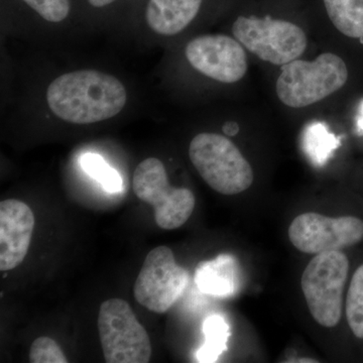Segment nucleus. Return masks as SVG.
<instances>
[{
  "instance_id": "nucleus-7",
  "label": "nucleus",
  "mask_w": 363,
  "mask_h": 363,
  "mask_svg": "<svg viewBox=\"0 0 363 363\" xmlns=\"http://www.w3.org/2000/svg\"><path fill=\"white\" fill-rule=\"evenodd\" d=\"M133 188L138 199L154 207L157 226L164 230L184 225L194 211L192 191L172 187L166 168L157 157L145 159L136 167Z\"/></svg>"
},
{
  "instance_id": "nucleus-23",
  "label": "nucleus",
  "mask_w": 363,
  "mask_h": 363,
  "mask_svg": "<svg viewBox=\"0 0 363 363\" xmlns=\"http://www.w3.org/2000/svg\"><path fill=\"white\" fill-rule=\"evenodd\" d=\"M357 125L363 133V101L360 104L359 113H358Z\"/></svg>"
},
{
  "instance_id": "nucleus-13",
  "label": "nucleus",
  "mask_w": 363,
  "mask_h": 363,
  "mask_svg": "<svg viewBox=\"0 0 363 363\" xmlns=\"http://www.w3.org/2000/svg\"><path fill=\"white\" fill-rule=\"evenodd\" d=\"M235 262L230 255L202 262L197 267L195 283L207 295L230 296L235 289Z\"/></svg>"
},
{
  "instance_id": "nucleus-22",
  "label": "nucleus",
  "mask_w": 363,
  "mask_h": 363,
  "mask_svg": "<svg viewBox=\"0 0 363 363\" xmlns=\"http://www.w3.org/2000/svg\"><path fill=\"white\" fill-rule=\"evenodd\" d=\"M116 1L117 0H87L88 4L91 6L96 7V9H102V7L111 6V4Z\"/></svg>"
},
{
  "instance_id": "nucleus-11",
  "label": "nucleus",
  "mask_w": 363,
  "mask_h": 363,
  "mask_svg": "<svg viewBox=\"0 0 363 363\" xmlns=\"http://www.w3.org/2000/svg\"><path fill=\"white\" fill-rule=\"evenodd\" d=\"M35 224V215L26 203L16 199L0 203V271H11L26 259Z\"/></svg>"
},
{
  "instance_id": "nucleus-2",
  "label": "nucleus",
  "mask_w": 363,
  "mask_h": 363,
  "mask_svg": "<svg viewBox=\"0 0 363 363\" xmlns=\"http://www.w3.org/2000/svg\"><path fill=\"white\" fill-rule=\"evenodd\" d=\"M347 79L345 62L337 55L323 52L312 62L297 59L281 66L277 94L286 106L302 108L341 89Z\"/></svg>"
},
{
  "instance_id": "nucleus-14",
  "label": "nucleus",
  "mask_w": 363,
  "mask_h": 363,
  "mask_svg": "<svg viewBox=\"0 0 363 363\" xmlns=\"http://www.w3.org/2000/svg\"><path fill=\"white\" fill-rule=\"evenodd\" d=\"M333 26L346 37L363 38V0H322Z\"/></svg>"
},
{
  "instance_id": "nucleus-10",
  "label": "nucleus",
  "mask_w": 363,
  "mask_h": 363,
  "mask_svg": "<svg viewBox=\"0 0 363 363\" xmlns=\"http://www.w3.org/2000/svg\"><path fill=\"white\" fill-rule=\"evenodd\" d=\"M193 68L221 83H235L247 71V54L238 40L228 35H201L186 47Z\"/></svg>"
},
{
  "instance_id": "nucleus-4",
  "label": "nucleus",
  "mask_w": 363,
  "mask_h": 363,
  "mask_svg": "<svg viewBox=\"0 0 363 363\" xmlns=\"http://www.w3.org/2000/svg\"><path fill=\"white\" fill-rule=\"evenodd\" d=\"M350 260L341 250L315 255L303 272L301 286L315 321L332 328L340 322Z\"/></svg>"
},
{
  "instance_id": "nucleus-21",
  "label": "nucleus",
  "mask_w": 363,
  "mask_h": 363,
  "mask_svg": "<svg viewBox=\"0 0 363 363\" xmlns=\"http://www.w3.org/2000/svg\"><path fill=\"white\" fill-rule=\"evenodd\" d=\"M223 131L227 135L234 136L238 135V131H240V126L236 123H227L223 126Z\"/></svg>"
},
{
  "instance_id": "nucleus-19",
  "label": "nucleus",
  "mask_w": 363,
  "mask_h": 363,
  "mask_svg": "<svg viewBox=\"0 0 363 363\" xmlns=\"http://www.w3.org/2000/svg\"><path fill=\"white\" fill-rule=\"evenodd\" d=\"M30 362L32 363H67L68 359L56 341L43 336L35 339L30 346Z\"/></svg>"
},
{
  "instance_id": "nucleus-24",
  "label": "nucleus",
  "mask_w": 363,
  "mask_h": 363,
  "mask_svg": "<svg viewBox=\"0 0 363 363\" xmlns=\"http://www.w3.org/2000/svg\"><path fill=\"white\" fill-rule=\"evenodd\" d=\"M301 360L296 359L290 362H318L316 360H313L311 358H300Z\"/></svg>"
},
{
  "instance_id": "nucleus-20",
  "label": "nucleus",
  "mask_w": 363,
  "mask_h": 363,
  "mask_svg": "<svg viewBox=\"0 0 363 363\" xmlns=\"http://www.w3.org/2000/svg\"><path fill=\"white\" fill-rule=\"evenodd\" d=\"M33 11L50 23H61L68 18L70 0H23Z\"/></svg>"
},
{
  "instance_id": "nucleus-9",
  "label": "nucleus",
  "mask_w": 363,
  "mask_h": 363,
  "mask_svg": "<svg viewBox=\"0 0 363 363\" xmlns=\"http://www.w3.org/2000/svg\"><path fill=\"white\" fill-rule=\"evenodd\" d=\"M288 233L291 242L301 252H338L363 240V221L354 216L327 217L308 212L294 219Z\"/></svg>"
},
{
  "instance_id": "nucleus-16",
  "label": "nucleus",
  "mask_w": 363,
  "mask_h": 363,
  "mask_svg": "<svg viewBox=\"0 0 363 363\" xmlns=\"http://www.w3.org/2000/svg\"><path fill=\"white\" fill-rule=\"evenodd\" d=\"M206 342L198 352L200 362H214L226 350L230 332L223 318L218 315L208 317L203 325Z\"/></svg>"
},
{
  "instance_id": "nucleus-15",
  "label": "nucleus",
  "mask_w": 363,
  "mask_h": 363,
  "mask_svg": "<svg viewBox=\"0 0 363 363\" xmlns=\"http://www.w3.org/2000/svg\"><path fill=\"white\" fill-rule=\"evenodd\" d=\"M340 145V140L320 121L305 126L302 133V147L306 156L315 166H324Z\"/></svg>"
},
{
  "instance_id": "nucleus-12",
  "label": "nucleus",
  "mask_w": 363,
  "mask_h": 363,
  "mask_svg": "<svg viewBox=\"0 0 363 363\" xmlns=\"http://www.w3.org/2000/svg\"><path fill=\"white\" fill-rule=\"evenodd\" d=\"M203 2L204 0H149L145 20L155 33L177 35L195 20Z\"/></svg>"
},
{
  "instance_id": "nucleus-17",
  "label": "nucleus",
  "mask_w": 363,
  "mask_h": 363,
  "mask_svg": "<svg viewBox=\"0 0 363 363\" xmlns=\"http://www.w3.org/2000/svg\"><path fill=\"white\" fill-rule=\"evenodd\" d=\"M346 319L351 331L363 339V264L353 274L345 305Z\"/></svg>"
},
{
  "instance_id": "nucleus-6",
  "label": "nucleus",
  "mask_w": 363,
  "mask_h": 363,
  "mask_svg": "<svg viewBox=\"0 0 363 363\" xmlns=\"http://www.w3.org/2000/svg\"><path fill=\"white\" fill-rule=\"evenodd\" d=\"M98 330L105 362L147 363L152 357L149 334L130 304L111 298L100 306Z\"/></svg>"
},
{
  "instance_id": "nucleus-3",
  "label": "nucleus",
  "mask_w": 363,
  "mask_h": 363,
  "mask_svg": "<svg viewBox=\"0 0 363 363\" xmlns=\"http://www.w3.org/2000/svg\"><path fill=\"white\" fill-rule=\"evenodd\" d=\"M189 157L203 180L222 195L240 194L252 185V166L225 136L199 133L190 143Z\"/></svg>"
},
{
  "instance_id": "nucleus-8",
  "label": "nucleus",
  "mask_w": 363,
  "mask_h": 363,
  "mask_svg": "<svg viewBox=\"0 0 363 363\" xmlns=\"http://www.w3.org/2000/svg\"><path fill=\"white\" fill-rule=\"evenodd\" d=\"M188 279L187 271L177 264L171 248L162 245L145 257L133 295L150 311L164 314L180 298Z\"/></svg>"
},
{
  "instance_id": "nucleus-5",
  "label": "nucleus",
  "mask_w": 363,
  "mask_h": 363,
  "mask_svg": "<svg viewBox=\"0 0 363 363\" xmlns=\"http://www.w3.org/2000/svg\"><path fill=\"white\" fill-rule=\"evenodd\" d=\"M233 33L248 51L274 65L284 66L300 58L307 48V37L300 26L271 16H238Z\"/></svg>"
},
{
  "instance_id": "nucleus-18",
  "label": "nucleus",
  "mask_w": 363,
  "mask_h": 363,
  "mask_svg": "<svg viewBox=\"0 0 363 363\" xmlns=\"http://www.w3.org/2000/svg\"><path fill=\"white\" fill-rule=\"evenodd\" d=\"M81 164L86 173L99 182L107 192H117L123 187L121 175L106 164L104 157L95 154H86L81 159Z\"/></svg>"
},
{
  "instance_id": "nucleus-1",
  "label": "nucleus",
  "mask_w": 363,
  "mask_h": 363,
  "mask_svg": "<svg viewBox=\"0 0 363 363\" xmlns=\"http://www.w3.org/2000/svg\"><path fill=\"white\" fill-rule=\"evenodd\" d=\"M126 90L114 76L80 70L55 79L47 90V102L55 116L67 123L91 124L121 113Z\"/></svg>"
}]
</instances>
